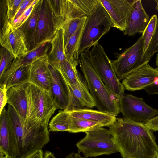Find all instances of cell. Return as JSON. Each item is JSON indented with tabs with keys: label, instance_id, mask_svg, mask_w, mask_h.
Returning <instances> with one entry per match:
<instances>
[{
	"label": "cell",
	"instance_id": "cell-29",
	"mask_svg": "<svg viewBox=\"0 0 158 158\" xmlns=\"http://www.w3.org/2000/svg\"><path fill=\"white\" fill-rule=\"evenodd\" d=\"M30 65L19 68L11 74L6 84L7 89L11 87L29 82Z\"/></svg>",
	"mask_w": 158,
	"mask_h": 158
},
{
	"label": "cell",
	"instance_id": "cell-7",
	"mask_svg": "<svg viewBox=\"0 0 158 158\" xmlns=\"http://www.w3.org/2000/svg\"><path fill=\"white\" fill-rule=\"evenodd\" d=\"M85 136L76 144L84 156L96 157L118 152L109 129L100 127L85 132Z\"/></svg>",
	"mask_w": 158,
	"mask_h": 158
},
{
	"label": "cell",
	"instance_id": "cell-2",
	"mask_svg": "<svg viewBox=\"0 0 158 158\" xmlns=\"http://www.w3.org/2000/svg\"><path fill=\"white\" fill-rule=\"evenodd\" d=\"M14 131L18 147L17 158H21L42 148L50 141L47 125L28 119H23L17 114L9 117Z\"/></svg>",
	"mask_w": 158,
	"mask_h": 158
},
{
	"label": "cell",
	"instance_id": "cell-40",
	"mask_svg": "<svg viewBox=\"0 0 158 158\" xmlns=\"http://www.w3.org/2000/svg\"><path fill=\"white\" fill-rule=\"evenodd\" d=\"M145 124L152 131H158V115L151 118Z\"/></svg>",
	"mask_w": 158,
	"mask_h": 158
},
{
	"label": "cell",
	"instance_id": "cell-6",
	"mask_svg": "<svg viewBox=\"0 0 158 158\" xmlns=\"http://www.w3.org/2000/svg\"><path fill=\"white\" fill-rule=\"evenodd\" d=\"M90 62L95 71L111 93L118 100L124 94L125 89L118 79L111 60L99 43L88 52Z\"/></svg>",
	"mask_w": 158,
	"mask_h": 158
},
{
	"label": "cell",
	"instance_id": "cell-46",
	"mask_svg": "<svg viewBox=\"0 0 158 158\" xmlns=\"http://www.w3.org/2000/svg\"><path fill=\"white\" fill-rule=\"evenodd\" d=\"M156 59V65L157 66V68H158V53L157 54Z\"/></svg>",
	"mask_w": 158,
	"mask_h": 158
},
{
	"label": "cell",
	"instance_id": "cell-47",
	"mask_svg": "<svg viewBox=\"0 0 158 158\" xmlns=\"http://www.w3.org/2000/svg\"><path fill=\"white\" fill-rule=\"evenodd\" d=\"M155 1L156 3V10H158V0H155Z\"/></svg>",
	"mask_w": 158,
	"mask_h": 158
},
{
	"label": "cell",
	"instance_id": "cell-21",
	"mask_svg": "<svg viewBox=\"0 0 158 158\" xmlns=\"http://www.w3.org/2000/svg\"><path fill=\"white\" fill-rule=\"evenodd\" d=\"M42 0H38L29 16L18 28L24 35L28 51L36 46V37L38 18Z\"/></svg>",
	"mask_w": 158,
	"mask_h": 158
},
{
	"label": "cell",
	"instance_id": "cell-37",
	"mask_svg": "<svg viewBox=\"0 0 158 158\" xmlns=\"http://www.w3.org/2000/svg\"><path fill=\"white\" fill-rule=\"evenodd\" d=\"M6 85L4 84H0V113L7 103L6 98Z\"/></svg>",
	"mask_w": 158,
	"mask_h": 158
},
{
	"label": "cell",
	"instance_id": "cell-36",
	"mask_svg": "<svg viewBox=\"0 0 158 158\" xmlns=\"http://www.w3.org/2000/svg\"><path fill=\"white\" fill-rule=\"evenodd\" d=\"M38 1V0H34L23 14L14 22L12 25L14 27L16 28H18L26 20L31 14Z\"/></svg>",
	"mask_w": 158,
	"mask_h": 158
},
{
	"label": "cell",
	"instance_id": "cell-25",
	"mask_svg": "<svg viewBox=\"0 0 158 158\" xmlns=\"http://www.w3.org/2000/svg\"><path fill=\"white\" fill-rule=\"evenodd\" d=\"M52 65L60 72L68 85L76 87L81 81L82 78L78 73L77 67L67 60Z\"/></svg>",
	"mask_w": 158,
	"mask_h": 158
},
{
	"label": "cell",
	"instance_id": "cell-14",
	"mask_svg": "<svg viewBox=\"0 0 158 158\" xmlns=\"http://www.w3.org/2000/svg\"><path fill=\"white\" fill-rule=\"evenodd\" d=\"M0 150L11 158H17L18 147L15 134L4 107L0 113Z\"/></svg>",
	"mask_w": 158,
	"mask_h": 158
},
{
	"label": "cell",
	"instance_id": "cell-17",
	"mask_svg": "<svg viewBox=\"0 0 158 158\" xmlns=\"http://www.w3.org/2000/svg\"><path fill=\"white\" fill-rule=\"evenodd\" d=\"M52 81L51 91L58 109L66 110L69 104V89L63 77L60 72L49 64Z\"/></svg>",
	"mask_w": 158,
	"mask_h": 158
},
{
	"label": "cell",
	"instance_id": "cell-30",
	"mask_svg": "<svg viewBox=\"0 0 158 158\" xmlns=\"http://www.w3.org/2000/svg\"><path fill=\"white\" fill-rule=\"evenodd\" d=\"M58 29L65 21L66 0H49Z\"/></svg>",
	"mask_w": 158,
	"mask_h": 158
},
{
	"label": "cell",
	"instance_id": "cell-45",
	"mask_svg": "<svg viewBox=\"0 0 158 158\" xmlns=\"http://www.w3.org/2000/svg\"><path fill=\"white\" fill-rule=\"evenodd\" d=\"M74 158H87V157H85V156H82L81 154L79 152H78L77 153L76 155H75Z\"/></svg>",
	"mask_w": 158,
	"mask_h": 158
},
{
	"label": "cell",
	"instance_id": "cell-19",
	"mask_svg": "<svg viewBox=\"0 0 158 158\" xmlns=\"http://www.w3.org/2000/svg\"><path fill=\"white\" fill-rule=\"evenodd\" d=\"M29 82L10 87L7 89V102L23 119H27V89Z\"/></svg>",
	"mask_w": 158,
	"mask_h": 158
},
{
	"label": "cell",
	"instance_id": "cell-34",
	"mask_svg": "<svg viewBox=\"0 0 158 158\" xmlns=\"http://www.w3.org/2000/svg\"><path fill=\"white\" fill-rule=\"evenodd\" d=\"M23 0H6V20L13 24L19 6Z\"/></svg>",
	"mask_w": 158,
	"mask_h": 158
},
{
	"label": "cell",
	"instance_id": "cell-28",
	"mask_svg": "<svg viewBox=\"0 0 158 158\" xmlns=\"http://www.w3.org/2000/svg\"><path fill=\"white\" fill-rule=\"evenodd\" d=\"M69 116L70 123L68 131L69 133L85 132L103 127L101 124L99 123L84 119L73 118L70 115Z\"/></svg>",
	"mask_w": 158,
	"mask_h": 158
},
{
	"label": "cell",
	"instance_id": "cell-33",
	"mask_svg": "<svg viewBox=\"0 0 158 158\" xmlns=\"http://www.w3.org/2000/svg\"><path fill=\"white\" fill-rule=\"evenodd\" d=\"M0 78L11 65L14 57L7 49L1 47L0 49Z\"/></svg>",
	"mask_w": 158,
	"mask_h": 158
},
{
	"label": "cell",
	"instance_id": "cell-8",
	"mask_svg": "<svg viewBox=\"0 0 158 158\" xmlns=\"http://www.w3.org/2000/svg\"><path fill=\"white\" fill-rule=\"evenodd\" d=\"M144 43L141 36L133 45L120 53L117 59L111 60L113 67L119 81L128 74L148 63L147 51L144 53Z\"/></svg>",
	"mask_w": 158,
	"mask_h": 158
},
{
	"label": "cell",
	"instance_id": "cell-4",
	"mask_svg": "<svg viewBox=\"0 0 158 158\" xmlns=\"http://www.w3.org/2000/svg\"><path fill=\"white\" fill-rule=\"evenodd\" d=\"M113 22L100 0L87 17L80 44L79 55L98 43L99 40L114 27Z\"/></svg>",
	"mask_w": 158,
	"mask_h": 158
},
{
	"label": "cell",
	"instance_id": "cell-35",
	"mask_svg": "<svg viewBox=\"0 0 158 158\" xmlns=\"http://www.w3.org/2000/svg\"><path fill=\"white\" fill-rule=\"evenodd\" d=\"M147 51L149 60L156 52H158V18L154 34Z\"/></svg>",
	"mask_w": 158,
	"mask_h": 158
},
{
	"label": "cell",
	"instance_id": "cell-42",
	"mask_svg": "<svg viewBox=\"0 0 158 158\" xmlns=\"http://www.w3.org/2000/svg\"><path fill=\"white\" fill-rule=\"evenodd\" d=\"M144 89L149 95L158 94V81L146 87Z\"/></svg>",
	"mask_w": 158,
	"mask_h": 158
},
{
	"label": "cell",
	"instance_id": "cell-20",
	"mask_svg": "<svg viewBox=\"0 0 158 158\" xmlns=\"http://www.w3.org/2000/svg\"><path fill=\"white\" fill-rule=\"evenodd\" d=\"M67 111L70 116L73 118L99 123L103 127H108L112 124L115 121L117 116L113 114L90 108H84Z\"/></svg>",
	"mask_w": 158,
	"mask_h": 158
},
{
	"label": "cell",
	"instance_id": "cell-23",
	"mask_svg": "<svg viewBox=\"0 0 158 158\" xmlns=\"http://www.w3.org/2000/svg\"><path fill=\"white\" fill-rule=\"evenodd\" d=\"M64 31L59 28L50 42L51 48L48 55L49 64L51 65L60 63L67 60L64 53Z\"/></svg>",
	"mask_w": 158,
	"mask_h": 158
},
{
	"label": "cell",
	"instance_id": "cell-1",
	"mask_svg": "<svg viewBox=\"0 0 158 158\" xmlns=\"http://www.w3.org/2000/svg\"><path fill=\"white\" fill-rule=\"evenodd\" d=\"M122 158H154L158 145L152 131L145 123L116 118L108 127Z\"/></svg>",
	"mask_w": 158,
	"mask_h": 158
},
{
	"label": "cell",
	"instance_id": "cell-5",
	"mask_svg": "<svg viewBox=\"0 0 158 158\" xmlns=\"http://www.w3.org/2000/svg\"><path fill=\"white\" fill-rule=\"evenodd\" d=\"M27 119L47 125L58 109L51 91L30 83L27 89Z\"/></svg>",
	"mask_w": 158,
	"mask_h": 158
},
{
	"label": "cell",
	"instance_id": "cell-11",
	"mask_svg": "<svg viewBox=\"0 0 158 158\" xmlns=\"http://www.w3.org/2000/svg\"><path fill=\"white\" fill-rule=\"evenodd\" d=\"M57 30L49 0H42L37 23L36 45L50 42Z\"/></svg>",
	"mask_w": 158,
	"mask_h": 158
},
{
	"label": "cell",
	"instance_id": "cell-26",
	"mask_svg": "<svg viewBox=\"0 0 158 158\" xmlns=\"http://www.w3.org/2000/svg\"><path fill=\"white\" fill-rule=\"evenodd\" d=\"M70 119L67 110H60L53 117L49 124V131H68L70 126Z\"/></svg>",
	"mask_w": 158,
	"mask_h": 158
},
{
	"label": "cell",
	"instance_id": "cell-15",
	"mask_svg": "<svg viewBox=\"0 0 158 158\" xmlns=\"http://www.w3.org/2000/svg\"><path fill=\"white\" fill-rule=\"evenodd\" d=\"M48 56L41 57L30 65L29 82L44 89L51 91L52 78Z\"/></svg>",
	"mask_w": 158,
	"mask_h": 158
},
{
	"label": "cell",
	"instance_id": "cell-38",
	"mask_svg": "<svg viewBox=\"0 0 158 158\" xmlns=\"http://www.w3.org/2000/svg\"><path fill=\"white\" fill-rule=\"evenodd\" d=\"M34 0H23L21 3L14 22L17 19L32 3ZM14 23V22H13Z\"/></svg>",
	"mask_w": 158,
	"mask_h": 158
},
{
	"label": "cell",
	"instance_id": "cell-39",
	"mask_svg": "<svg viewBox=\"0 0 158 158\" xmlns=\"http://www.w3.org/2000/svg\"><path fill=\"white\" fill-rule=\"evenodd\" d=\"M0 7L1 25L2 23V26L5 22L7 21V6L6 0H0Z\"/></svg>",
	"mask_w": 158,
	"mask_h": 158
},
{
	"label": "cell",
	"instance_id": "cell-27",
	"mask_svg": "<svg viewBox=\"0 0 158 158\" xmlns=\"http://www.w3.org/2000/svg\"><path fill=\"white\" fill-rule=\"evenodd\" d=\"M51 45L50 42H45L37 45L27 53L19 56L24 64L30 65L35 60L43 57L46 56Z\"/></svg>",
	"mask_w": 158,
	"mask_h": 158
},
{
	"label": "cell",
	"instance_id": "cell-16",
	"mask_svg": "<svg viewBox=\"0 0 158 158\" xmlns=\"http://www.w3.org/2000/svg\"><path fill=\"white\" fill-rule=\"evenodd\" d=\"M67 85L69 91V104L66 110L83 108L85 106L89 108L95 106V101L85 80L82 79L81 82L76 87Z\"/></svg>",
	"mask_w": 158,
	"mask_h": 158
},
{
	"label": "cell",
	"instance_id": "cell-48",
	"mask_svg": "<svg viewBox=\"0 0 158 158\" xmlns=\"http://www.w3.org/2000/svg\"><path fill=\"white\" fill-rule=\"evenodd\" d=\"M154 158H158V152H156Z\"/></svg>",
	"mask_w": 158,
	"mask_h": 158
},
{
	"label": "cell",
	"instance_id": "cell-10",
	"mask_svg": "<svg viewBox=\"0 0 158 158\" xmlns=\"http://www.w3.org/2000/svg\"><path fill=\"white\" fill-rule=\"evenodd\" d=\"M0 38L1 46L10 52L14 58L26 54L28 51L23 34L7 21L1 29Z\"/></svg>",
	"mask_w": 158,
	"mask_h": 158
},
{
	"label": "cell",
	"instance_id": "cell-43",
	"mask_svg": "<svg viewBox=\"0 0 158 158\" xmlns=\"http://www.w3.org/2000/svg\"><path fill=\"white\" fill-rule=\"evenodd\" d=\"M43 158H57L54 153L48 150L46 151L44 153Z\"/></svg>",
	"mask_w": 158,
	"mask_h": 158
},
{
	"label": "cell",
	"instance_id": "cell-32",
	"mask_svg": "<svg viewBox=\"0 0 158 158\" xmlns=\"http://www.w3.org/2000/svg\"><path fill=\"white\" fill-rule=\"evenodd\" d=\"M157 18V15L155 14L153 15L151 17L148 24L142 34V36L143 38L144 43V54L148 49L154 34Z\"/></svg>",
	"mask_w": 158,
	"mask_h": 158
},
{
	"label": "cell",
	"instance_id": "cell-18",
	"mask_svg": "<svg viewBox=\"0 0 158 158\" xmlns=\"http://www.w3.org/2000/svg\"><path fill=\"white\" fill-rule=\"evenodd\" d=\"M124 35L129 36L143 32L149 22V16L143 8L140 0H135Z\"/></svg>",
	"mask_w": 158,
	"mask_h": 158
},
{
	"label": "cell",
	"instance_id": "cell-44",
	"mask_svg": "<svg viewBox=\"0 0 158 158\" xmlns=\"http://www.w3.org/2000/svg\"><path fill=\"white\" fill-rule=\"evenodd\" d=\"M0 158H11V157L6 152L0 150Z\"/></svg>",
	"mask_w": 158,
	"mask_h": 158
},
{
	"label": "cell",
	"instance_id": "cell-24",
	"mask_svg": "<svg viewBox=\"0 0 158 158\" xmlns=\"http://www.w3.org/2000/svg\"><path fill=\"white\" fill-rule=\"evenodd\" d=\"M86 19L82 22L75 33L69 39L64 47V53L67 60L76 67L79 63V48Z\"/></svg>",
	"mask_w": 158,
	"mask_h": 158
},
{
	"label": "cell",
	"instance_id": "cell-9",
	"mask_svg": "<svg viewBox=\"0 0 158 158\" xmlns=\"http://www.w3.org/2000/svg\"><path fill=\"white\" fill-rule=\"evenodd\" d=\"M123 117L145 123L158 115V110L147 104L142 98L124 94L118 100Z\"/></svg>",
	"mask_w": 158,
	"mask_h": 158
},
{
	"label": "cell",
	"instance_id": "cell-31",
	"mask_svg": "<svg viewBox=\"0 0 158 158\" xmlns=\"http://www.w3.org/2000/svg\"><path fill=\"white\" fill-rule=\"evenodd\" d=\"M86 16L69 19L66 21L62 26L64 31V47L70 37L75 33L82 22L87 18Z\"/></svg>",
	"mask_w": 158,
	"mask_h": 158
},
{
	"label": "cell",
	"instance_id": "cell-3",
	"mask_svg": "<svg viewBox=\"0 0 158 158\" xmlns=\"http://www.w3.org/2000/svg\"><path fill=\"white\" fill-rule=\"evenodd\" d=\"M87 49L81 54L79 64L97 110L117 116L120 112L119 103L97 74L89 59Z\"/></svg>",
	"mask_w": 158,
	"mask_h": 158
},
{
	"label": "cell",
	"instance_id": "cell-22",
	"mask_svg": "<svg viewBox=\"0 0 158 158\" xmlns=\"http://www.w3.org/2000/svg\"><path fill=\"white\" fill-rule=\"evenodd\" d=\"M98 2V0H66L65 22L70 19L88 16Z\"/></svg>",
	"mask_w": 158,
	"mask_h": 158
},
{
	"label": "cell",
	"instance_id": "cell-41",
	"mask_svg": "<svg viewBox=\"0 0 158 158\" xmlns=\"http://www.w3.org/2000/svg\"><path fill=\"white\" fill-rule=\"evenodd\" d=\"M44 153L42 149L34 151L21 158H43Z\"/></svg>",
	"mask_w": 158,
	"mask_h": 158
},
{
	"label": "cell",
	"instance_id": "cell-13",
	"mask_svg": "<svg viewBox=\"0 0 158 158\" xmlns=\"http://www.w3.org/2000/svg\"><path fill=\"white\" fill-rule=\"evenodd\" d=\"M135 0H100L110 16L114 27L124 31Z\"/></svg>",
	"mask_w": 158,
	"mask_h": 158
},
{
	"label": "cell",
	"instance_id": "cell-12",
	"mask_svg": "<svg viewBox=\"0 0 158 158\" xmlns=\"http://www.w3.org/2000/svg\"><path fill=\"white\" fill-rule=\"evenodd\" d=\"M158 81V68L146 64L131 72L122 80L125 89L134 91L144 89Z\"/></svg>",
	"mask_w": 158,
	"mask_h": 158
}]
</instances>
